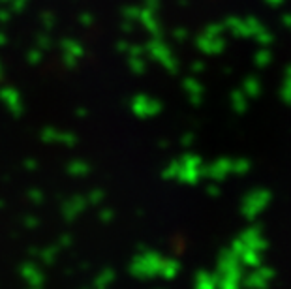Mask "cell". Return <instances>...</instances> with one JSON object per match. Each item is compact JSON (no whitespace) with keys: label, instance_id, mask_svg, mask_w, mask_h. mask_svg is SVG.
I'll return each instance as SVG.
<instances>
[]
</instances>
